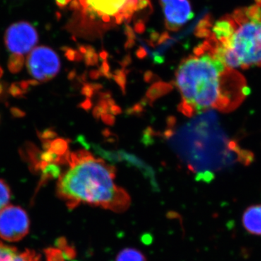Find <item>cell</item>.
Wrapping results in <instances>:
<instances>
[{"label": "cell", "instance_id": "1", "mask_svg": "<svg viewBox=\"0 0 261 261\" xmlns=\"http://www.w3.org/2000/svg\"><path fill=\"white\" fill-rule=\"evenodd\" d=\"M175 75L180 110L187 116L209 110L233 111L249 93L243 75L225 65L205 42L181 62Z\"/></svg>", "mask_w": 261, "mask_h": 261}, {"label": "cell", "instance_id": "2", "mask_svg": "<svg viewBox=\"0 0 261 261\" xmlns=\"http://www.w3.org/2000/svg\"><path fill=\"white\" fill-rule=\"evenodd\" d=\"M68 163L57 192L70 208L87 204L117 212L127 209L129 197L117 185L113 166L87 151L72 152Z\"/></svg>", "mask_w": 261, "mask_h": 261}, {"label": "cell", "instance_id": "3", "mask_svg": "<svg viewBox=\"0 0 261 261\" xmlns=\"http://www.w3.org/2000/svg\"><path fill=\"white\" fill-rule=\"evenodd\" d=\"M233 28L222 42L206 40L213 53L225 65L234 69L261 66V0L238 8L231 14Z\"/></svg>", "mask_w": 261, "mask_h": 261}, {"label": "cell", "instance_id": "4", "mask_svg": "<svg viewBox=\"0 0 261 261\" xmlns=\"http://www.w3.org/2000/svg\"><path fill=\"white\" fill-rule=\"evenodd\" d=\"M38 40L37 30L28 22H18L7 29L5 42L9 53L8 68L12 73H18L22 70Z\"/></svg>", "mask_w": 261, "mask_h": 261}, {"label": "cell", "instance_id": "5", "mask_svg": "<svg viewBox=\"0 0 261 261\" xmlns=\"http://www.w3.org/2000/svg\"><path fill=\"white\" fill-rule=\"evenodd\" d=\"M25 65L29 75L38 83L53 80L61 69L59 57L45 46L34 48L27 57Z\"/></svg>", "mask_w": 261, "mask_h": 261}, {"label": "cell", "instance_id": "6", "mask_svg": "<svg viewBox=\"0 0 261 261\" xmlns=\"http://www.w3.org/2000/svg\"><path fill=\"white\" fill-rule=\"evenodd\" d=\"M128 0H73V6L82 8L84 14L105 23L120 24L126 20L125 10Z\"/></svg>", "mask_w": 261, "mask_h": 261}, {"label": "cell", "instance_id": "7", "mask_svg": "<svg viewBox=\"0 0 261 261\" xmlns=\"http://www.w3.org/2000/svg\"><path fill=\"white\" fill-rule=\"evenodd\" d=\"M30 221L22 207L8 205L0 212V238L15 243L25 238L29 232Z\"/></svg>", "mask_w": 261, "mask_h": 261}, {"label": "cell", "instance_id": "8", "mask_svg": "<svg viewBox=\"0 0 261 261\" xmlns=\"http://www.w3.org/2000/svg\"><path fill=\"white\" fill-rule=\"evenodd\" d=\"M168 30L178 31L194 16L189 0H160Z\"/></svg>", "mask_w": 261, "mask_h": 261}, {"label": "cell", "instance_id": "9", "mask_svg": "<svg viewBox=\"0 0 261 261\" xmlns=\"http://www.w3.org/2000/svg\"><path fill=\"white\" fill-rule=\"evenodd\" d=\"M0 261H41V258L34 250L20 252L16 247L0 242Z\"/></svg>", "mask_w": 261, "mask_h": 261}, {"label": "cell", "instance_id": "10", "mask_svg": "<svg viewBox=\"0 0 261 261\" xmlns=\"http://www.w3.org/2000/svg\"><path fill=\"white\" fill-rule=\"evenodd\" d=\"M242 221L247 232L261 236V204L247 207L244 212Z\"/></svg>", "mask_w": 261, "mask_h": 261}, {"label": "cell", "instance_id": "11", "mask_svg": "<svg viewBox=\"0 0 261 261\" xmlns=\"http://www.w3.org/2000/svg\"><path fill=\"white\" fill-rule=\"evenodd\" d=\"M116 261H146L143 254L133 248L125 249L119 252Z\"/></svg>", "mask_w": 261, "mask_h": 261}, {"label": "cell", "instance_id": "12", "mask_svg": "<svg viewBox=\"0 0 261 261\" xmlns=\"http://www.w3.org/2000/svg\"><path fill=\"white\" fill-rule=\"evenodd\" d=\"M11 198V191L6 182L0 179V212L9 205Z\"/></svg>", "mask_w": 261, "mask_h": 261}, {"label": "cell", "instance_id": "13", "mask_svg": "<svg viewBox=\"0 0 261 261\" xmlns=\"http://www.w3.org/2000/svg\"><path fill=\"white\" fill-rule=\"evenodd\" d=\"M56 2L60 7H65L70 3V0H56Z\"/></svg>", "mask_w": 261, "mask_h": 261}, {"label": "cell", "instance_id": "14", "mask_svg": "<svg viewBox=\"0 0 261 261\" xmlns=\"http://www.w3.org/2000/svg\"><path fill=\"white\" fill-rule=\"evenodd\" d=\"M3 75V70H2L1 67H0V77Z\"/></svg>", "mask_w": 261, "mask_h": 261}]
</instances>
